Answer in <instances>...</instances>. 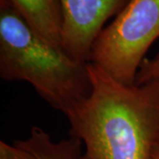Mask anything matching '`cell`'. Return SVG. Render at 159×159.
<instances>
[{
  "label": "cell",
  "mask_w": 159,
  "mask_h": 159,
  "mask_svg": "<svg viewBox=\"0 0 159 159\" xmlns=\"http://www.w3.org/2000/svg\"><path fill=\"white\" fill-rule=\"evenodd\" d=\"M0 159H36V157L34 154L19 146L15 142L11 145L4 141H1Z\"/></svg>",
  "instance_id": "obj_8"
},
{
  "label": "cell",
  "mask_w": 159,
  "mask_h": 159,
  "mask_svg": "<svg viewBox=\"0 0 159 159\" xmlns=\"http://www.w3.org/2000/svg\"><path fill=\"white\" fill-rule=\"evenodd\" d=\"M129 0H60L61 44L75 59L89 62L94 43L109 18L119 12Z\"/></svg>",
  "instance_id": "obj_4"
},
{
  "label": "cell",
  "mask_w": 159,
  "mask_h": 159,
  "mask_svg": "<svg viewBox=\"0 0 159 159\" xmlns=\"http://www.w3.org/2000/svg\"><path fill=\"white\" fill-rule=\"evenodd\" d=\"M150 159H159V145L155 148Z\"/></svg>",
  "instance_id": "obj_9"
},
{
  "label": "cell",
  "mask_w": 159,
  "mask_h": 159,
  "mask_svg": "<svg viewBox=\"0 0 159 159\" xmlns=\"http://www.w3.org/2000/svg\"><path fill=\"white\" fill-rule=\"evenodd\" d=\"M159 77V51L151 59L145 58L137 74L135 84L142 85Z\"/></svg>",
  "instance_id": "obj_7"
},
{
  "label": "cell",
  "mask_w": 159,
  "mask_h": 159,
  "mask_svg": "<svg viewBox=\"0 0 159 159\" xmlns=\"http://www.w3.org/2000/svg\"><path fill=\"white\" fill-rule=\"evenodd\" d=\"M0 77L28 82L64 114L91 89L88 62L72 57L41 36L10 0H0Z\"/></svg>",
  "instance_id": "obj_2"
},
{
  "label": "cell",
  "mask_w": 159,
  "mask_h": 159,
  "mask_svg": "<svg viewBox=\"0 0 159 159\" xmlns=\"http://www.w3.org/2000/svg\"><path fill=\"white\" fill-rule=\"evenodd\" d=\"M159 37V0H129L94 43L89 62L115 80L134 85L149 47Z\"/></svg>",
  "instance_id": "obj_3"
},
{
  "label": "cell",
  "mask_w": 159,
  "mask_h": 159,
  "mask_svg": "<svg viewBox=\"0 0 159 159\" xmlns=\"http://www.w3.org/2000/svg\"><path fill=\"white\" fill-rule=\"evenodd\" d=\"M89 94L65 114L81 159H150L159 145V77L125 85L88 62Z\"/></svg>",
  "instance_id": "obj_1"
},
{
  "label": "cell",
  "mask_w": 159,
  "mask_h": 159,
  "mask_svg": "<svg viewBox=\"0 0 159 159\" xmlns=\"http://www.w3.org/2000/svg\"><path fill=\"white\" fill-rule=\"evenodd\" d=\"M15 143L34 154L36 159H81L83 144L79 139L70 136L58 142L39 126H33L29 137Z\"/></svg>",
  "instance_id": "obj_6"
},
{
  "label": "cell",
  "mask_w": 159,
  "mask_h": 159,
  "mask_svg": "<svg viewBox=\"0 0 159 159\" xmlns=\"http://www.w3.org/2000/svg\"><path fill=\"white\" fill-rule=\"evenodd\" d=\"M10 1L32 29L51 43L62 48L63 16L60 0Z\"/></svg>",
  "instance_id": "obj_5"
}]
</instances>
